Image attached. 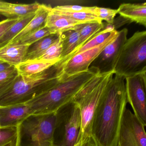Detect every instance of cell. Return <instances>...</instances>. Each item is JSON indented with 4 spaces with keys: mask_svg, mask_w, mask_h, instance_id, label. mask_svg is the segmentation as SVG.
<instances>
[{
    "mask_svg": "<svg viewBox=\"0 0 146 146\" xmlns=\"http://www.w3.org/2000/svg\"><path fill=\"white\" fill-rule=\"evenodd\" d=\"M127 102L125 78L114 74L108 81L95 111L91 129L95 146H117Z\"/></svg>",
    "mask_w": 146,
    "mask_h": 146,
    "instance_id": "obj_1",
    "label": "cell"
},
{
    "mask_svg": "<svg viewBox=\"0 0 146 146\" xmlns=\"http://www.w3.org/2000/svg\"><path fill=\"white\" fill-rule=\"evenodd\" d=\"M66 60H61L44 71L30 76L18 74L11 88L0 97V106L24 104L52 88L64 78Z\"/></svg>",
    "mask_w": 146,
    "mask_h": 146,
    "instance_id": "obj_2",
    "label": "cell"
},
{
    "mask_svg": "<svg viewBox=\"0 0 146 146\" xmlns=\"http://www.w3.org/2000/svg\"><path fill=\"white\" fill-rule=\"evenodd\" d=\"M97 74L89 69L70 77H65L56 86L25 104L29 107L34 115L55 113L61 107L74 99L84 85Z\"/></svg>",
    "mask_w": 146,
    "mask_h": 146,
    "instance_id": "obj_3",
    "label": "cell"
},
{
    "mask_svg": "<svg viewBox=\"0 0 146 146\" xmlns=\"http://www.w3.org/2000/svg\"><path fill=\"white\" fill-rule=\"evenodd\" d=\"M56 113L31 115L17 126L15 146H53Z\"/></svg>",
    "mask_w": 146,
    "mask_h": 146,
    "instance_id": "obj_4",
    "label": "cell"
},
{
    "mask_svg": "<svg viewBox=\"0 0 146 146\" xmlns=\"http://www.w3.org/2000/svg\"><path fill=\"white\" fill-rule=\"evenodd\" d=\"M114 72L104 76L94 88L86 90L83 88L72 101L77 103L81 115V128L79 137L75 146H95L91 137V129L95 111L99 100Z\"/></svg>",
    "mask_w": 146,
    "mask_h": 146,
    "instance_id": "obj_5",
    "label": "cell"
},
{
    "mask_svg": "<svg viewBox=\"0 0 146 146\" xmlns=\"http://www.w3.org/2000/svg\"><path fill=\"white\" fill-rule=\"evenodd\" d=\"M146 71V31H137L124 44L114 70L125 78Z\"/></svg>",
    "mask_w": 146,
    "mask_h": 146,
    "instance_id": "obj_6",
    "label": "cell"
},
{
    "mask_svg": "<svg viewBox=\"0 0 146 146\" xmlns=\"http://www.w3.org/2000/svg\"><path fill=\"white\" fill-rule=\"evenodd\" d=\"M55 113L53 146H75L81 128L79 106L72 100L61 107Z\"/></svg>",
    "mask_w": 146,
    "mask_h": 146,
    "instance_id": "obj_7",
    "label": "cell"
},
{
    "mask_svg": "<svg viewBox=\"0 0 146 146\" xmlns=\"http://www.w3.org/2000/svg\"><path fill=\"white\" fill-rule=\"evenodd\" d=\"M128 32L125 28L119 31L116 37L106 46L89 69L101 75L114 72L122 48L127 40Z\"/></svg>",
    "mask_w": 146,
    "mask_h": 146,
    "instance_id": "obj_8",
    "label": "cell"
},
{
    "mask_svg": "<svg viewBox=\"0 0 146 146\" xmlns=\"http://www.w3.org/2000/svg\"><path fill=\"white\" fill-rule=\"evenodd\" d=\"M127 102L134 114L146 125V71L125 78Z\"/></svg>",
    "mask_w": 146,
    "mask_h": 146,
    "instance_id": "obj_9",
    "label": "cell"
},
{
    "mask_svg": "<svg viewBox=\"0 0 146 146\" xmlns=\"http://www.w3.org/2000/svg\"><path fill=\"white\" fill-rule=\"evenodd\" d=\"M145 126L129 109L123 113L117 146H146Z\"/></svg>",
    "mask_w": 146,
    "mask_h": 146,
    "instance_id": "obj_10",
    "label": "cell"
},
{
    "mask_svg": "<svg viewBox=\"0 0 146 146\" xmlns=\"http://www.w3.org/2000/svg\"><path fill=\"white\" fill-rule=\"evenodd\" d=\"M117 34L111 36L101 45L77 54L67 60L64 66V76L67 77L88 71L92 62Z\"/></svg>",
    "mask_w": 146,
    "mask_h": 146,
    "instance_id": "obj_11",
    "label": "cell"
},
{
    "mask_svg": "<svg viewBox=\"0 0 146 146\" xmlns=\"http://www.w3.org/2000/svg\"><path fill=\"white\" fill-rule=\"evenodd\" d=\"M32 114L25 103L0 106V128L17 127Z\"/></svg>",
    "mask_w": 146,
    "mask_h": 146,
    "instance_id": "obj_12",
    "label": "cell"
},
{
    "mask_svg": "<svg viewBox=\"0 0 146 146\" xmlns=\"http://www.w3.org/2000/svg\"><path fill=\"white\" fill-rule=\"evenodd\" d=\"M52 8L51 6L40 4L31 21L8 44L15 43L24 36L45 27L48 16Z\"/></svg>",
    "mask_w": 146,
    "mask_h": 146,
    "instance_id": "obj_13",
    "label": "cell"
},
{
    "mask_svg": "<svg viewBox=\"0 0 146 146\" xmlns=\"http://www.w3.org/2000/svg\"><path fill=\"white\" fill-rule=\"evenodd\" d=\"M29 46L7 44L0 48V61L16 67L25 60Z\"/></svg>",
    "mask_w": 146,
    "mask_h": 146,
    "instance_id": "obj_14",
    "label": "cell"
},
{
    "mask_svg": "<svg viewBox=\"0 0 146 146\" xmlns=\"http://www.w3.org/2000/svg\"><path fill=\"white\" fill-rule=\"evenodd\" d=\"M81 24L83 23L52 10L48 16L45 27L48 28L52 34H60L73 29L76 25Z\"/></svg>",
    "mask_w": 146,
    "mask_h": 146,
    "instance_id": "obj_15",
    "label": "cell"
},
{
    "mask_svg": "<svg viewBox=\"0 0 146 146\" xmlns=\"http://www.w3.org/2000/svg\"><path fill=\"white\" fill-rule=\"evenodd\" d=\"M120 17L129 21L135 22L146 27V3H123L117 9Z\"/></svg>",
    "mask_w": 146,
    "mask_h": 146,
    "instance_id": "obj_16",
    "label": "cell"
},
{
    "mask_svg": "<svg viewBox=\"0 0 146 146\" xmlns=\"http://www.w3.org/2000/svg\"><path fill=\"white\" fill-rule=\"evenodd\" d=\"M40 5L38 2L30 4H14L0 1V14L8 19L20 18L36 12Z\"/></svg>",
    "mask_w": 146,
    "mask_h": 146,
    "instance_id": "obj_17",
    "label": "cell"
},
{
    "mask_svg": "<svg viewBox=\"0 0 146 146\" xmlns=\"http://www.w3.org/2000/svg\"><path fill=\"white\" fill-rule=\"evenodd\" d=\"M60 60L47 61L40 59L26 60L19 64L16 68L19 75L32 76L47 70Z\"/></svg>",
    "mask_w": 146,
    "mask_h": 146,
    "instance_id": "obj_18",
    "label": "cell"
},
{
    "mask_svg": "<svg viewBox=\"0 0 146 146\" xmlns=\"http://www.w3.org/2000/svg\"><path fill=\"white\" fill-rule=\"evenodd\" d=\"M60 35V34H51L30 46L25 61L33 60L40 58L58 39Z\"/></svg>",
    "mask_w": 146,
    "mask_h": 146,
    "instance_id": "obj_19",
    "label": "cell"
},
{
    "mask_svg": "<svg viewBox=\"0 0 146 146\" xmlns=\"http://www.w3.org/2000/svg\"><path fill=\"white\" fill-rule=\"evenodd\" d=\"M104 26V23L102 22L86 23L76 25L72 30H74L78 33L79 38L77 48L75 52L82 46L84 44H85L95 35L102 30Z\"/></svg>",
    "mask_w": 146,
    "mask_h": 146,
    "instance_id": "obj_20",
    "label": "cell"
},
{
    "mask_svg": "<svg viewBox=\"0 0 146 146\" xmlns=\"http://www.w3.org/2000/svg\"><path fill=\"white\" fill-rule=\"evenodd\" d=\"M62 41V53L60 60L67 58L76 50L79 40V34L74 30L67 31L60 34Z\"/></svg>",
    "mask_w": 146,
    "mask_h": 146,
    "instance_id": "obj_21",
    "label": "cell"
},
{
    "mask_svg": "<svg viewBox=\"0 0 146 146\" xmlns=\"http://www.w3.org/2000/svg\"><path fill=\"white\" fill-rule=\"evenodd\" d=\"M35 13L19 18L0 38V48L7 45L19 34L33 18Z\"/></svg>",
    "mask_w": 146,
    "mask_h": 146,
    "instance_id": "obj_22",
    "label": "cell"
},
{
    "mask_svg": "<svg viewBox=\"0 0 146 146\" xmlns=\"http://www.w3.org/2000/svg\"><path fill=\"white\" fill-rule=\"evenodd\" d=\"M118 31L117 30L111 31L108 29H103L90 39L85 44H84L83 46L81 47L76 52L70 55L67 60L77 54L101 45L111 36L117 34Z\"/></svg>",
    "mask_w": 146,
    "mask_h": 146,
    "instance_id": "obj_23",
    "label": "cell"
},
{
    "mask_svg": "<svg viewBox=\"0 0 146 146\" xmlns=\"http://www.w3.org/2000/svg\"><path fill=\"white\" fill-rule=\"evenodd\" d=\"M52 11L62 15L67 16L74 20L82 23H86L99 22L102 23V21L96 15L90 13L84 12H69L59 11L53 10Z\"/></svg>",
    "mask_w": 146,
    "mask_h": 146,
    "instance_id": "obj_24",
    "label": "cell"
},
{
    "mask_svg": "<svg viewBox=\"0 0 146 146\" xmlns=\"http://www.w3.org/2000/svg\"><path fill=\"white\" fill-rule=\"evenodd\" d=\"M51 34V31L48 28L44 27L29 34L24 36L18 41L12 44H20L29 46L39 40Z\"/></svg>",
    "mask_w": 146,
    "mask_h": 146,
    "instance_id": "obj_25",
    "label": "cell"
},
{
    "mask_svg": "<svg viewBox=\"0 0 146 146\" xmlns=\"http://www.w3.org/2000/svg\"><path fill=\"white\" fill-rule=\"evenodd\" d=\"M62 50V41L60 35L58 39L47 49L41 57L36 59L47 61L60 60Z\"/></svg>",
    "mask_w": 146,
    "mask_h": 146,
    "instance_id": "obj_26",
    "label": "cell"
},
{
    "mask_svg": "<svg viewBox=\"0 0 146 146\" xmlns=\"http://www.w3.org/2000/svg\"><path fill=\"white\" fill-rule=\"evenodd\" d=\"M17 127L0 128V146H15Z\"/></svg>",
    "mask_w": 146,
    "mask_h": 146,
    "instance_id": "obj_27",
    "label": "cell"
},
{
    "mask_svg": "<svg viewBox=\"0 0 146 146\" xmlns=\"http://www.w3.org/2000/svg\"><path fill=\"white\" fill-rule=\"evenodd\" d=\"M93 13L102 21L105 20L107 23L111 24L117 14V10L110 8L93 7Z\"/></svg>",
    "mask_w": 146,
    "mask_h": 146,
    "instance_id": "obj_28",
    "label": "cell"
},
{
    "mask_svg": "<svg viewBox=\"0 0 146 146\" xmlns=\"http://www.w3.org/2000/svg\"><path fill=\"white\" fill-rule=\"evenodd\" d=\"M52 9L59 11L69 12H84L93 13V7H83L78 5L58 6L52 8Z\"/></svg>",
    "mask_w": 146,
    "mask_h": 146,
    "instance_id": "obj_29",
    "label": "cell"
},
{
    "mask_svg": "<svg viewBox=\"0 0 146 146\" xmlns=\"http://www.w3.org/2000/svg\"><path fill=\"white\" fill-rule=\"evenodd\" d=\"M17 74V71L16 67L13 66L0 72V84L7 82L10 78Z\"/></svg>",
    "mask_w": 146,
    "mask_h": 146,
    "instance_id": "obj_30",
    "label": "cell"
},
{
    "mask_svg": "<svg viewBox=\"0 0 146 146\" xmlns=\"http://www.w3.org/2000/svg\"><path fill=\"white\" fill-rule=\"evenodd\" d=\"M19 19H7L0 22V38Z\"/></svg>",
    "mask_w": 146,
    "mask_h": 146,
    "instance_id": "obj_31",
    "label": "cell"
},
{
    "mask_svg": "<svg viewBox=\"0 0 146 146\" xmlns=\"http://www.w3.org/2000/svg\"><path fill=\"white\" fill-rule=\"evenodd\" d=\"M11 66L7 63L0 61V72L10 68Z\"/></svg>",
    "mask_w": 146,
    "mask_h": 146,
    "instance_id": "obj_32",
    "label": "cell"
}]
</instances>
